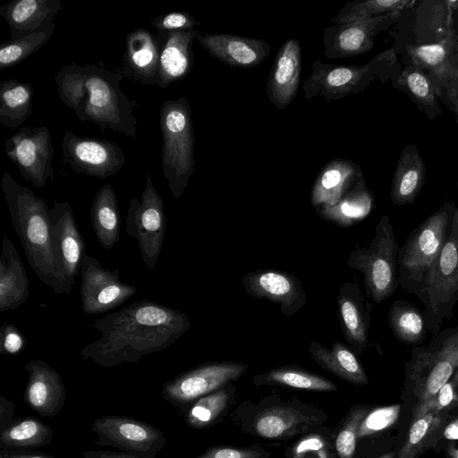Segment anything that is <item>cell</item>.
Here are the masks:
<instances>
[{
    "mask_svg": "<svg viewBox=\"0 0 458 458\" xmlns=\"http://www.w3.org/2000/svg\"><path fill=\"white\" fill-rule=\"evenodd\" d=\"M458 368L451 378L430 398L418 402L412 411V420L430 412H441L458 403Z\"/></svg>",
    "mask_w": 458,
    "mask_h": 458,
    "instance_id": "cell-45",
    "label": "cell"
},
{
    "mask_svg": "<svg viewBox=\"0 0 458 458\" xmlns=\"http://www.w3.org/2000/svg\"><path fill=\"white\" fill-rule=\"evenodd\" d=\"M267 456V453L258 446L247 448L213 446L197 458H266Z\"/></svg>",
    "mask_w": 458,
    "mask_h": 458,
    "instance_id": "cell-50",
    "label": "cell"
},
{
    "mask_svg": "<svg viewBox=\"0 0 458 458\" xmlns=\"http://www.w3.org/2000/svg\"><path fill=\"white\" fill-rule=\"evenodd\" d=\"M394 456V454L393 453H389V454H384L378 458H393Z\"/></svg>",
    "mask_w": 458,
    "mask_h": 458,
    "instance_id": "cell-56",
    "label": "cell"
},
{
    "mask_svg": "<svg viewBox=\"0 0 458 458\" xmlns=\"http://www.w3.org/2000/svg\"><path fill=\"white\" fill-rule=\"evenodd\" d=\"M336 304L338 321L345 341L356 353H362L369 344L370 316L357 282L343 284Z\"/></svg>",
    "mask_w": 458,
    "mask_h": 458,
    "instance_id": "cell-23",
    "label": "cell"
},
{
    "mask_svg": "<svg viewBox=\"0 0 458 458\" xmlns=\"http://www.w3.org/2000/svg\"><path fill=\"white\" fill-rule=\"evenodd\" d=\"M24 369L28 374L24 403L42 417L57 415L66 402V390L60 374L40 360H30Z\"/></svg>",
    "mask_w": 458,
    "mask_h": 458,
    "instance_id": "cell-19",
    "label": "cell"
},
{
    "mask_svg": "<svg viewBox=\"0 0 458 458\" xmlns=\"http://www.w3.org/2000/svg\"><path fill=\"white\" fill-rule=\"evenodd\" d=\"M428 30L434 43L458 33V1H429Z\"/></svg>",
    "mask_w": 458,
    "mask_h": 458,
    "instance_id": "cell-43",
    "label": "cell"
},
{
    "mask_svg": "<svg viewBox=\"0 0 458 458\" xmlns=\"http://www.w3.org/2000/svg\"><path fill=\"white\" fill-rule=\"evenodd\" d=\"M443 435L451 439L458 438V419L445 426Z\"/></svg>",
    "mask_w": 458,
    "mask_h": 458,
    "instance_id": "cell-54",
    "label": "cell"
},
{
    "mask_svg": "<svg viewBox=\"0 0 458 458\" xmlns=\"http://www.w3.org/2000/svg\"><path fill=\"white\" fill-rule=\"evenodd\" d=\"M308 350L313 360L327 371L354 385L369 383L368 376L356 354L341 341H336L330 348L314 341Z\"/></svg>",
    "mask_w": 458,
    "mask_h": 458,
    "instance_id": "cell-29",
    "label": "cell"
},
{
    "mask_svg": "<svg viewBox=\"0 0 458 458\" xmlns=\"http://www.w3.org/2000/svg\"><path fill=\"white\" fill-rule=\"evenodd\" d=\"M53 435V429L35 417L15 419L0 432V450H21L47 445L51 443Z\"/></svg>",
    "mask_w": 458,
    "mask_h": 458,
    "instance_id": "cell-35",
    "label": "cell"
},
{
    "mask_svg": "<svg viewBox=\"0 0 458 458\" xmlns=\"http://www.w3.org/2000/svg\"><path fill=\"white\" fill-rule=\"evenodd\" d=\"M399 249L390 218L383 215L371 241L352 250L346 260L351 268L362 274L366 296L377 304L391 297L399 286Z\"/></svg>",
    "mask_w": 458,
    "mask_h": 458,
    "instance_id": "cell-7",
    "label": "cell"
},
{
    "mask_svg": "<svg viewBox=\"0 0 458 458\" xmlns=\"http://www.w3.org/2000/svg\"><path fill=\"white\" fill-rule=\"evenodd\" d=\"M80 294L84 313L102 314L122 305L138 288L120 279V269L105 268L95 257L84 254L81 263Z\"/></svg>",
    "mask_w": 458,
    "mask_h": 458,
    "instance_id": "cell-13",
    "label": "cell"
},
{
    "mask_svg": "<svg viewBox=\"0 0 458 458\" xmlns=\"http://www.w3.org/2000/svg\"><path fill=\"white\" fill-rule=\"evenodd\" d=\"M0 458H5V457L0 454Z\"/></svg>",
    "mask_w": 458,
    "mask_h": 458,
    "instance_id": "cell-58",
    "label": "cell"
},
{
    "mask_svg": "<svg viewBox=\"0 0 458 458\" xmlns=\"http://www.w3.org/2000/svg\"><path fill=\"white\" fill-rule=\"evenodd\" d=\"M256 385H282L311 391H335L337 386L326 377L305 369L283 366L253 377Z\"/></svg>",
    "mask_w": 458,
    "mask_h": 458,
    "instance_id": "cell-39",
    "label": "cell"
},
{
    "mask_svg": "<svg viewBox=\"0 0 458 458\" xmlns=\"http://www.w3.org/2000/svg\"><path fill=\"white\" fill-rule=\"evenodd\" d=\"M55 24L32 34L10 39L0 46V70L17 65L42 47L52 37Z\"/></svg>",
    "mask_w": 458,
    "mask_h": 458,
    "instance_id": "cell-42",
    "label": "cell"
},
{
    "mask_svg": "<svg viewBox=\"0 0 458 458\" xmlns=\"http://www.w3.org/2000/svg\"><path fill=\"white\" fill-rule=\"evenodd\" d=\"M400 410V405H391L369 411L360 425L358 437H368L389 428L396 421Z\"/></svg>",
    "mask_w": 458,
    "mask_h": 458,
    "instance_id": "cell-47",
    "label": "cell"
},
{
    "mask_svg": "<svg viewBox=\"0 0 458 458\" xmlns=\"http://www.w3.org/2000/svg\"><path fill=\"white\" fill-rule=\"evenodd\" d=\"M311 422V418L295 409L276 407L261 412L255 420L254 428L259 437L276 439L291 437Z\"/></svg>",
    "mask_w": 458,
    "mask_h": 458,
    "instance_id": "cell-37",
    "label": "cell"
},
{
    "mask_svg": "<svg viewBox=\"0 0 458 458\" xmlns=\"http://www.w3.org/2000/svg\"><path fill=\"white\" fill-rule=\"evenodd\" d=\"M458 273V208L453 215L446 240L429 273L422 304L428 331L437 335L454 315L453 301Z\"/></svg>",
    "mask_w": 458,
    "mask_h": 458,
    "instance_id": "cell-9",
    "label": "cell"
},
{
    "mask_svg": "<svg viewBox=\"0 0 458 458\" xmlns=\"http://www.w3.org/2000/svg\"><path fill=\"white\" fill-rule=\"evenodd\" d=\"M90 219L97 241L112 250L120 239L121 217L117 197L111 184L102 186L90 207Z\"/></svg>",
    "mask_w": 458,
    "mask_h": 458,
    "instance_id": "cell-31",
    "label": "cell"
},
{
    "mask_svg": "<svg viewBox=\"0 0 458 458\" xmlns=\"http://www.w3.org/2000/svg\"><path fill=\"white\" fill-rule=\"evenodd\" d=\"M453 451H454V452L452 453L453 454V457L454 458H458V450H453Z\"/></svg>",
    "mask_w": 458,
    "mask_h": 458,
    "instance_id": "cell-57",
    "label": "cell"
},
{
    "mask_svg": "<svg viewBox=\"0 0 458 458\" xmlns=\"http://www.w3.org/2000/svg\"><path fill=\"white\" fill-rule=\"evenodd\" d=\"M197 40L216 60L234 68H253L268 57L270 45L264 39L234 34H201Z\"/></svg>",
    "mask_w": 458,
    "mask_h": 458,
    "instance_id": "cell-20",
    "label": "cell"
},
{
    "mask_svg": "<svg viewBox=\"0 0 458 458\" xmlns=\"http://www.w3.org/2000/svg\"><path fill=\"white\" fill-rule=\"evenodd\" d=\"M457 38L458 33L435 43L406 45L410 64L426 72L430 80L438 78L445 70Z\"/></svg>",
    "mask_w": 458,
    "mask_h": 458,
    "instance_id": "cell-38",
    "label": "cell"
},
{
    "mask_svg": "<svg viewBox=\"0 0 458 458\" xmlns=\"http://www.w3.org/2000/svg\"><path fill=\"white\" fill-rule=\"evenodd\" d=\"M423 157L413 144L406 145L400 155L391 184V200L396 206L411 204L425 182Z\"/></svg>",
    "mask_w": 458,
    "mask_h": 458,
    "instance_id": "cell-28",
    "label": "cell"
},
{
    "mask_svg": "<svg viewBox=\"0 0 458 458\" xmlns=\"http://www.w3.org/2000/svg\"><path fill=\"white\" fill-rule=\"evenodd\" d=\"M401 67L393 49L379 53L364 64H330L315 60L311 72L302 83L303 97L312 99L321 97L326 100H340L363 91L372 81L392 83L401 72Z\"/></svg>",
    "mask_w": 458,
    "mask_h": 458,
    "instance_id": "cell-5",
    "label": "cell"
},
{
    "mask_svg": "<svg viewBox=\"0 0 458 458\" xmlns=\"http://www.w3.org/2000/svg\"><path fill=\"white\" fill-rule=\"evenodd\" d=\"M246 293L257 299L279 305L285 316L298 312L307 302L301 281L293 274L278 269H258L242 279Z\"/></svg>",
    "mask_w": 458,
    "mask_h": 458,
    "instance_id": "cell-18",
    "label": "cell"
},
{
    "mask_svg": "<svg viewBox=\"0 0 458 458\" xmlns=\"http://www.w3.org/2000/svg\"><path fill=\"white\" fill-rule=\"evenodd\" d=\"M233 395L229 384L206 394L184 409L186 423L192 428H205L213 425L225 412Z\"/></svg>",
    "mask_w": 458,
    "mask_h": 458,
    "instance_id": "cell-40",
    "label": "cell"
},
{
    "mask_svg": "<svg viewBox=\"0 0 458 458\" xmlns=\"http://www.w3.org/2000/svg\"><path fill=\"white\" fill-rule=\"evenodd\" d=\"M395 12L370 20L327 27L323 34L324 54L330 59L352 57L374 47V38L401 16Z\"/></svg>",
    "mask_w": 458,
    "mask_h": 458,
    "instance_id": "cell-17",
    "label": "cell"
},
{
    "mask_svg": "<svg viewBox=\"0 0 458 458\" xmlns=\"http://www.w3.org/2000/svg\"><path fill=\"white\" fill-rule=\"evenodd\" d=\"M62 159L76 173L101 179L118 174L126 162L123 149L115 142L70 131L63 136Z\"/></svg>",
    "mask_w": 458,
    "mask_h": 458,
    "instance_id": "cell-15",
    "label": "cell"
},
{
    "mask_svg": "<svg viewBox=\"0 0 458 458\" xmlns=\"http://www.w3.org/2000/svg\"><path fill=\"white\" fill-rule=\"evenodd\" d=\"M369 412L367 408L359 407L352 409L345 419L338 434L336 435L335 445L340 458H352L360 425Z\"/></svg>",
    "mask_w": 458,
    "mask_h": 458,
    "instance_id": "cell-46",
    "label": "cell"
},
{
    "mask_svg": "<svg viewBox=\"0 0 458 458\" xmlns=\"http://www.w3.org/2000/svg\"><path fill=\"white\" fill-rule=\"evenodd\" d=\"M30 281L17 249L3 236L0 255V311L14 310L28 300Z\"/></svg>",
    "mask_w": 458,
    "mask_h": 458,
    "instance_id": "cell-27",
    "label": "cell"
},
{
    "mask_svg": "<svg viewBox=\"0 0 458 458\" xmlns=\"http://www.w3.org/2000/svg\"><path fill=\"white\" fill-rule=\"evenodd\" d=\"M62 10L59 0H18L1 6L0 15L15 39L46 29Z\"/></svg>",
    "mask_w": 458,
    "mask_h": 458,
    "instance_id": "cell-26",
    "label": "cell"
},
{
    "mask_svg": "<svg viewBox=\"0 0 458 458\" xmlns=\"http://www.w3.org/2000/svg\"><path fill=\"white\" fill-rule=\"evenodd\" d=\"M415 4L413 0H365L347 2L333 19L336 24L370 20L402 12Z\"/></svg>",
    "mask_w": 458,
    "mask_h": 458,
    "instance_id": "cell-41",
    "label": "cell"
},
{
    "mask_svg": "<svg viewBox=\"0 0 458 458\" xmlns=\"http://www.w3.org/2000/svg\"><path fill=\"white\" fill-rule=\"evenodd\" d=\"M48 215L56 270L69 293L85 254V241L79 231L72 208L67 201L54 202Z\"/></svg>",
    "mask_w": 458,
    "mask_h": 458,
    "instance_id": "cell-16",
    "label": "cell"
},
{
    "mask_svg": "<svg viewBox=\"0 0 458 458\" xmlns=\"http://www.w3.org/2000/svg\"><path fill=\"white\" fill-rule=\"evenodd\" d=\"M248 365L234 361H214L200 364L166 381L161 390L163 397L181 410L199 398L239 379Z\"/></svg>",
    "mask_w": 458,
    "mask_h": 458,
    "instance_id": "cell-11",
    "label": "cell"
},
{
    "mask_svg": "<svg viewBox=\"0 0 458 458\" xmlns=\"http://www.w3.org/2000/svg\"><path fill=\"white\" fill-rule=\"evenodd\" d=\"M162 133V170L172 195L179 199L184 193L195 171V136L191 107L185 98L165 101L160 108Z\"/></svg>",
    "mask_w": 458,
    "mask_h": 458,
    "instance_id": "cell-6",
    "label": "cell"
},
{
    "mask_svg": "<svg viewBox=\"0 0 458 458\" xmlns=\"http://www.w3.org/2000/svg\"><path fill=\"white\" fill-rule=\"evenodd\" d=\"M33 88L10 79L0 83V123L8 129L21 125L32 111Z\"/></svg>",
    "mask_w": 458,
    "mask_h": 458,
    "instance_id": "cell-33",
    "label": "cell"
},
{
    "mask_svg": "<svg viewBox=\"0 0 458 458\" xmlns=\"http://www.w3.org/2000/svg\"><path fill=\"white\" fill-rule=\"evenodd\" d=\"M387 320L394 337L407 345H420L426 339L428 328L423 311L406 301H394Z\"/></svg>",
    "mask_w": 458,
    "mask_h": 458,
    "instance_id": "cell-34",
    "label": "cell"
},
{
    "mask_svg": "<svg viewBox=\"0 0 458 458\" xmlns=\"http://www.w3.org/2000/svg\"><path fill=\"white\" fill-rule=\"evenodd\" d=\"M199 34V31L194 29L157 32L156 37L160 49L158 87L166 88L191 72L194 62L191 46Z\"/></svg>",
    "mask_w": 458,
    "mask_h": 458,
    "instance_id": "cell-24",
    "label": "cell"
},
{
    "mask_svg": "<svg viewBox=\"0 0 458 458\" xmlns=\"http://www.w3.org/2000/svg\"><path fill=\"white\" fill-rule=\"evenodd\" d=\"M0 454L5 458H55L44 454L26 452L21 450H0Z\"/></svg>",
    "mask_w": 458,
    "mask_h": 458,
    "instance_id": "cell-53",
    "label": "cell"
},
{
    "mask_svg": "<svg viewBox=\"0 0 458 458\" xmlns=\"http://www.w3.org/2000/svg\"><path fill=\"white\" fill-rule=\"evenodd\" d=\"M199 24V21L184 12H171L162 14L154 18L150 22V25L157 30V32L191 30Z\"/></svg>",
    "mask_w": 458,
    "mask_h": 458,
    "instance_id": "cell-48",
    "label": "cell"
},
{
    "mask_svg": "<svg viewBox=\"0 0 458 458\" xmlns=\"http://www.w3.org/2000/svg\"><path fill=\"white\" fill-rule=\"evenodd\" d=\"M374 208L373 193L363 176L337 204L318 208L316 212L324 220L347 228L366 218Z\"/></svg>",
    "mask_w": 458,
    "mask_h": 458,
    "instance_id": "cell-30",
    "label": "cell"
},
{
    "mask_svg": "<svg viewBox=\"0 0 458 458\" xmlns=\"http://www.w3.org/2000/svg\"><path fill=\"white\" fill-rule=\"evenodd\" d=\"M453 301H454V306L456 305V303H457V301H458V273H457L456 280H455V285H454V293Z\"/></svg>",
    "mask_w": 458,
    "mask_h": 458,
    "instance_id": "cell-55",
    "label": "cell"
},
{
    "mask_svg": "<svg viewBox=\"0 0 458 458\" xmlns=\"http://www.w3.org/2000/svg\"><path fill=\"white\" fill-rule=\"evenodd\" d=\"M456 206L443 203L408 236L398 251V283L422 301L428 278L450 229Z\"/></svg>",
    "mask_w": 458,
    "mask_h": 458,
    "instance_id": "cell-4",
    "label": "cell"
},
{
    "mask_svg": "<svg viewBox=\"0 0 458 458\" xmlns=\"http://www.w3.org/2000/svg\"><path fill=\"white\" fill-rule=\"evenodd\" d=\"M301 72V44L295 38H289L281 46L274 59L266 86L267 96L276 108L284 109L295 98Z\"/></svg>",
    "mask_w": 458,
    "mask_h": 458,
    "instance_id": "cell-21",
    "label": "cell"
},
{
    "mask_svg": "<svg viewBox=\"0 0 458 458\" xmlns=\"http://www.w3.org/2000/svg\"><path fill=\"white\" fill-rule=\"evenodd\" d=\"M125 232L137 242L141 259L153 270L159 258L166 232L164 201L146 173V183L140 198L129 201Z\"/></svg>",
    "mask_w": 458,
    "mask_h": 458,
    "instance_id": "cell-10",
    "label": "cell"
},
{
    "mask_svg": "<svg viewBox=\"0 0 458 458\" xmlns=\"http://www.w3.org/2000/svg\"><path fill=\"white\" fill-rule=\"evenodd\" d=\"M15 413V405L14 403L5 398L4 396H0V432L5 429L8 426H10L14 419Z\"/></svg>",
    "mask_w": 458,
    "mask_h": 458,
    "instance_id": "cell-51",
    "label": "cell"
},
{
    "mask_svg": "<svg viewBox=\"0 0 458 458\" xmlns=\"http://www.w3.org/2000/svg\"><path fill=\"white\" fill-rule=\"evenodd\" d=\"M5 153L24 179L42 188L52 179L54 148L46 126L23 127L4 142Z\"/></svg>",
    "mask_w": 458,
    "mask_h": 458,
    "instance_id": "cell-14",
    "label": "cell"
},
{
    "mask_svg": "<svg viewBox=\"0 0 458 458\" xmlns=\"http://www.w3.org/2000/svg\"><path fill=\"white\" fill-rule=\"evenodd\" d=\"M84 458H157V457H144L122 451H110V450H89L82 453Z\"/></svg>",
    "mask_w": 458,
    "mask_h": 458,
    "instance_id": "cell-52",
    "label": "cell"
},
{
    "mask_svg": "<svg viewBox=\"0 0 458 458\" xmlns=\"http://www.w3.org/2000/svg\"><path fill=\"white\" fill-rule=\"evenodd\" d=\"M91 431L97 435L96 445L139 456L156 457L166 444L158 428L128 416L105 415L92 422Z\"/></svg>",
    "mask_w": 458,
    "mask_h": 458,
    "instance_id": "cell-12",
    "label": "cell"
},
{
    "mask_svg": "<svg viewBox=\"0 0 458 458\" xmlns=\"http://www.w3.org/2000/svg\"><path fill=\"white\" fill-rule=\"evenodd\" d=\"M124 76L98 64L64 65L55 77L61 101L81 122H91L131 138L137 137L134 103L121 89Z\"/></svg>",
    "mask_w": 458,
    "mask_h": 458,
    "instance_id": "cell-2",
    "label": "cell"
},
{
    "mask_svg": "<svg viewBox=\"0 0 458 458\" xmlns=\"http://www.w3.org/2000/svg\"><path fill=\"white\" fill-rule=\"evenodd\" d=\"M392 85L404 92L431 120L442 114L435 86L423 70L409 64Z\"/></svg>",
    "mask_w": 458,
    "mask_h": 458,
    "instance_id": "cell-32",
    "label": "cell"
},
{
    "mask_svg": "<svg viewBox=\"0 0 458 458\" xmlns=\"http://www.w3.org/2000/svg\"><path fill=\"white\" fill-rule=\"evenodd\" d=\"M437 98L456 115L458 123V38L443 74L431 81Z\"/></svg>",
    "mask_w": 458,
    "mask_h": 458,
    "instance_id": "cell-44",
    "label": "cell"
},
{
    "mask_svg": "<svg viewBox=\"0 0 458 458\" xmlns=\"http://www.w3.org/2000/svg\"><path fill=\"white\" fill-rule=\"evenodd\" d=\"M363 177L359 165L337 157L327 162L319 171L310 191V203L315 209L337 204Z\"/></svg>",
    "mask_w": 458,
    "mask_h": 458,
    "instance_id": "cell-25",
    "label": "cell"
},
{
    "mask_svg": "<svg viewBox=\"0 0 458 458\" xmlns=\"http://www.w3.org/2000/svg\"><path fill=\"white\" fill-rule=\"evenodd\" d=\"M125 53L120 72L124 78L145 85H157L160 49L157 37L139 28L126 36Z\"/></svg>",
    "mask_w": 458,
    "mask_h": 458,
    "instance_id": "cell-22",
    "label": "cell"
},
{
    "mask_svg": "<svg viewBox=\"0 0 458 458\" xmlns=\"http://www.w3.org/2000/svg\"><path fill=\"white\" fill-rule=\"evenodd\" d=\"M446 411L430 412L414 420L397 458H417L437 443L445 428Z\"/></svg>",
    "mask_w": 458,
    "mask_h": 458,
    "instance_id": "cell-36",
    "label": "cell"
},
{
    "mask_svg": "<svg viewBox=\"0 0 458 458\" xmlns=\"http://www.w3.org/2000/svg\"><path fill=\"white\" fill-rule=\"evenodd\" d=\"M27 344L22 332L15 326L4 322L0 328V352L2 354L17 355L21 353Z\"/></svg>",
    "mask_w": 458,
    "mask_h": 458,
    "instance_id": "cell-49",
    "label": "cell"
},
{
    "mask_svg": "<svg viewBox=\"0 0 458 458\" xmlns=\"http://www.w3.org/2000/svg\"><path fill=\"white\" fill-rule=\"evenodd\" d=\"M1 186L12 225L32 270L55 293H68L55 267L47 202L17 182L8 172L3 173Z\"/></svg>",
    "mask_w": 458,
    "mask_h": 458,
    "instance_id": "cell-3",
    "label": "cell"
},
{
    "mask_svg": "<svg viewBox=\"0 0 458 458\" xmlns=\"http://www.w3.org/2000/svg\"><path fill=\"white\" fill-rule=\"evenodd\" d=\"M93 326L101 335L82 348L81 357L112 368L168 348L191 324L182 310L143 300L106 314Z\"/></svg>",
    "mask_w": 458,
    "mask_h": 458,
    "instance_id": "cell-1",
    "label": "cell"
},
{
    "mask_svg": "<svg viewBox=\"0 0 458 458\" xmlns=\"http://www.w3.org/2000/svg\"><path fill=\"white\" fill-rule=\"evenodd\" d=\"M458 368V325L439 331L428 345L416 346L406 364L414 395L423 402L451 378Z\"/></svg>",
    "mask_w": 458,
    "mask_h": 458,
    "instance_id": "cell-8",
    "label": "cell"
}]
</instances>
